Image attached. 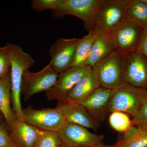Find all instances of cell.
Masks as SVG:
<instances>
[{"instance_id": "cell-27", "label": "cell", "mask_w": 147, "mask_h": 147, "mask_svg": "<svg viewBox=\"0 0 147 147\" xmlns=\"http://www.w3.org/2000/svg\"><path fill=\"white\" fill-rule=\"evenodd\" d=\"M0 147H17L10 138L5 122L0 124Z\"/></svg>"}, {"instance_id": "cell-16", "label": "cell", "mask_w": 147, "mask_h": 147, "mask_svg": "<svg viewBox=\"0 0 147 147\" xmlns=\"http://www.w3.org/2000/svg\"><path fill=\"white\" fill-rule=\"evenodd\" d=\"M100 87L95 72L92 69L80 79L69 94L65 102L80 104Z\"/></svg>"}, {"instance_id": "cell-13", "label": "cell", "mask_w": 147, "mask_h": 147, "mask_svg": "<svg viewBox=\"0 0 147 147\" xmlns=\"http://www.w3.org/2000/svg\"><path fill=\"white\" fill-rule=\"evenodd\" d=\"M112 90L100 87L95 90L80 104L95 119L100 122L105 120Z\"/></svg>"}, {"instance_id": "cell-20", "label": "cell", "mask_w": 147, "mask_h": 147, "mask_svg": "<svg viewBox=\"0 0 147 147\" xmlns=\"http://www.w3.org/2000/svg\"><path fill=\"white\" fill-rule=\"evenodd\" d=\"M116 144L118 147H147V130L132 125Z\"/></svg>"}, {"instance_id": "cell-12", "label": "cell", "mask_w": 147, "mask_h": 147, "mask_svg": "<svg viewBox=\"0 0 147 147\" xmlns=\"http://www.w3.org/2000/svg\"><path fill=\"white\" fill-rule=\"evenodd\" d=\"M81 38H58L49 50L50 63L58 74L71 67Z\"/></svg>"}, {"instance_id": "cell-18", "label": "cell", "mask_w": 147, "mask_h": 147, "mask_svg": "<svg viewBox=\"0 0 147 147\" xmlns=\"http://www.w3.org/2000/svg\"><path fill=\"white\" fill-rule=\"evenodd\" d=\"M114 50L110 34L98 32L97 36L91 49L88 60V65L92 68L97 63L105 58Z\"/></svg>"}, {"instance_id": "cell-15", "label": "cell", "mask_w": 147, "mask_h": 147, "mask_svg": "<svg viewBox=\"0 0 147 147\" xmlns=\"http://www.w3.org/2000/svg\"><path fill=\"white\" fill-rule=\"evenodd\" d=\"M40 130V129L18 119L9 132L10 138L16 147H33Z\"/></svg>"}, {"instance_id": "cell-23", "label": "cell", "mask_w": 147, "mask_h": 147, "mask_svg": "<svg viewBox=\"0 0 147 147\" xmlns=\"http://www.w3.org/2000/svg\"><path fill=\"white\" fill-rule=\"evenodd\" d=\"M61 145L57 132L40 129L33 147H60Z\"/></svg>"}, {"instance_id": "cell-29", "label": "cell", "mask_w": 147, "mask_h": 147, "mask_svg": "<svg viewBox=\"0 0 147 147\" xmlns=\"http://www.w3.org/2000/svg\"><path fill=\"white\" fill-rule=\"evenodd\" d=\"M93 147H118L115 144L114 145H104L103 144H100L97 145L96 146H94Z\"/></svg>"}, {"instance_id": "cell-26", "label": "cell", "mask_w": 147, "mask_h": 147, "mask_svg": "<svg viewBox=\"0 0 147 147\" xmlns=\"http://www.w3.org/2000/svg\"><path fill=\"white\" fill-rule=\"evenodd\" d=\"M132 121L133 125L147 130V98L143 102L138 116Z\"/></svg>"}, {"instance_id": "cell-28", "label": "cell", "mask_w": 147, "mask_h": 147, "mask_svg": "<svg viewBox=\"0 0 147 147\" xmlns=\"http://www.w3.org/2000/svg\"><path fill=\"white\" fill-rule=\"evenodd\" d=\"M137 50L140 51L147 58V28L144 30Z\"/></svg>"}, {"instance_id": "cell-30", "label": "cell", "mask_w": 147, "mask_h": 147, "mask_svg": "<svg viewBox=\"0 0 147 147\" xmlns=\"http://www.w3.org/2000/svg\"><path fill=\"white\" fill-rule=\"evenodd\" d=\"M4 122H5V121L4 118L3 117V115L0 113V124L3 123Z\"/></svg>"}, {"instance_id": "cell-2", "label": "cell", "mask_w": 147, "mask_h": 147, "mask_svg": "<svg viewBox=\"0 0 147 147\" xmlns=\"http://www.w3.org/2000/svg\"><path fill=\"white\" fill-rule=\"evenodd\" d=\"M147 98V89L123 85L112 90L108 107V113L121 111L137 118L143 102Z\"/></svg>"}, {"instance_id": "cell-31", "label": "cell", "mask_w": 147, "mask_h": 147, "mask_svg": "<svg viewBox=\"0 0 147 147\" xmlns=\"http://www.w3.org/2000/svg\"><path fill=\"white\" fill-rule=\"evenodd\" d=\"M141 1L147 5V0H141Z\"/></svg>"}, {"instance_id": "cell-14", "label": "cell", "mask_w": 147, "mask_h": 147, "mask_svg": "<svg viewBox=\"0 0 147 147\" xmlns=\"http://www.w3.org/2000/svg\"><path fill=\"white\" fill-rule=\"evenodd\" d=\"M56 108L63 114L67 122L94 130L100 125V122L95 119L81 104L59 102Z\"/></svg>"}, {"instance_id": "cell-1", "label": "cell", "mask_w": 147, "mask_h": 147, "mask_svg": "<svg viewBox=\"0 0 147 147\" xmlns=\"http://www.w3.org/2000/svg\"><path fill=\"white\" fill-rule=\"evenodd\" d=\"M9 56L11 64V105L18 119H23L21 104V86L25 71L33 66L34 60L31 55L14 44H8Z\"/></svg>"}, {"instance_id": "cell-32", "label": "cell", "mask_w": 147, "mask_h": 147, "mask_svg": "<svg viewBox=\"0 0 147 147\" xmlns=\"http://www.w3.org/2000/svg\"><path fill=\"white\" fill-rule=\"evenodd\" d=\"M60 147H67L66 146H64V145L62 144L61 145V146Z\"/></svg>"}, {"instance_id": "cell-9", "label": "cell", "mask_w": 147, "mask_h": 147, "mask_svg": "<svg viewBox=\"0 0 147 147\" xmlns=\"http://www.w3.org/2000/svg\"><path fill=\"white\" fill-rule=\"evenodd\" d=\"M92 69L90 66L83 67L71 66L59 74L54 86L46 92L48 100L66 102L71 90L80 79Z\"/></svg>"}, {"instance_id": "cell-11", "label": "cell", "mask_w": 147, "mask_h": 147, "mask_svg": "<svg viewBox=\"0 0 147 147\" xmlns=\"http://www.w3.org/2000/svg\"><path fill=\"white\" fill-rule=\"evenodd\" d=\"M123 85L147 89V58L136 50L124 57Z\"/></svg>"}, {"instance_id": "cell-19", "label": "cell", "mask_w": 147, "mask_h": 147, "mask_svg": "<svg viewBox=\"0 0 147 147\" xmlns=\"http://www.w3.org/2000/svg\"><path fill=\"white\" fill-rule=\"evenodd\" d=\"M96 30L89 32L87 35L81 38L75 53V56L71 66L83 67L88 66V60L92 45L97 36Z\"/></svg>"}, {"instance_id": "cell-6", "label": "cell", "mask_w": 147, "mask_h": 147, "mask_svg": "<svg viewBox=\"0 0 147 147\" xmlns=\"http://www.w3.org/2000/svg\"><path fill=\"white\" fill-rule=\"evenodd\" d=\"M126 0H103L98 13L95 30L110 34L126 19Z\"/></svg>"}, {"instance_id": "cell-24", "label": "cell", "mask_w": 147, "mask_h": 147, "mask_svg": "<svg viewBox=\"0 0 147 147\" xmlns=\"http://www.w3.org/2000/svg\"><path fill=\"white\" fill-rule=\"evenodd\" d=\"M62 0H32L31 2L32 8L37 11L51 9L55 11L61 3Z\"/></svg>"}, {"instance_id": "cell-25", "label": "cell", "mask_w": 147, "mask_h": 147, "mask_svg": "<svg viewBox=\"0 0 147 147\" xmlns=\"http://www.w3.org/2000/svg\"><path fill=\"white\" fill-rule=\"evenodd\" d=\"M11 64L7 45L0 47V79L10 73Z\"/></svg>"}, {"instance_id": "cell-21", "label": "cell", "mask_w": 147, "mask_h": 147, "mask_svg": "<svg viewBox=\"0 0 147 147\" xmlns=\"http://www.w3.org/2000/svg\"><path fill=\"white\" fill-rule=\"evenodd\" d=\"M126 18L147 28V5L141 0H126Z\"/></svg>"}, {"instance_id": "cell-3", "label": "cell", "mask_w": 147, "mask_h": 147, "mask_svg": "<svg viewBox=\"0 0 147 147\" xmlns=\"http://www.w3.org/2000/svg\"><path fill=\"white\" fill-rule=\"evenodd\" d=\"M124 57L113 50L92 67L100 86L111 90L123 86Z\"/></svg>"}, {"instance_id": "cell-10", "label": "cell", "mask_w": 147, "mask_h": 147, "mask_svg": "<svg viewBox=\"0 0 147 147\" xmlns=\"http://www.w3.org/2000/svg\"><path fill=\"white\" fill-rule=\"evenodd\" d=\"M62 144L69 147H93L102 144L104 137L84 127L67 122L57 132Z\"/></svg>"}, {"instance_id": "cell-4", "label": "cell", "mask_w": 147, "mask_h": 147, "mask_svg": "<svg viewBox=\"0 0 147 147\" xmlns=\"http://www.w3.org/2000/svg\"><path fill=\"white\" fill-rule=\"evenodd\" d=\"M103 0H62L61 3L54 15L62 17L71 15L80 18L84 22L88 31L95 30L98 13Z\"/></svg>"}, {"instance_id": "cell-7", "label": "cell", "mask_w": 147, "mask_h": 147, "mask_svg": "<svg viewBox=\"0 0 147 147\" xmlns=\"http://www.w3.org/2000/svg\"><path fill=\"white\" fill-rule=\"evenodd\" d=\"M22 120L42 130L57 132L66 123L65 117L57 108L35 109L29 105L23 109Z\"/></svg>"}, {"instance_id": "cell-22", "label": "cell", "mask_w": 147, "mask_h": 147, "mask_svg": "<svg viewBox=\"0 0 147 147\" xmlns=\"http://www.w3.org/2000/svg\"><path fill=\"white\" fill-rule=\"evenodd\" d=\"M109 122L113 129L123 133L133 125L129 116L121 111H115L110 113Z\"/></svg>"}, {"instance_id": "cell-8", "label": "cell", "mask_w": 147, "mask_h": 147, "mask_svg": "<svg viewBox=\"0 0 147 147\" xmlns=\"http://www.w3.org/2000/svg\"><path fill=\"white\" fill-rule=\"evenodd\" d=\"M59 74L50 63L38 72H30L29 70L25 71L21 86L24 101L27 102L38 93L46 92L52 88L57 82Z\"/></svg>"}, {"instance_id": "cell-5", "label": "cell", "mask_w": 147, "mask_h": 147, "mask_svg": "<svg viewBox=\"0 0 147 147\" xmlns=\"http://www.w3.org/2000/svg\"><path fill=\"white\" fill-rule=\"evenodd\" d=\"M144 29L126 19L110 34L114 50L124 57L137 50Z\"/></svg>"}, {"instance_id": "cell-17", "label": "cell", "mask_w": 147, "mask_h": 147, "mask_svg": "<svg viewBox=\"0 0 147 147\" xmlns=\"http://www.w3.org/2000/svg\"><path fill=\"white\" fill-rule=\"evenodd\" d=\"M0 113L3 115L9 131L18 119L11 105L10 73L0 79Z\"/></svg>"}]
</instances>
